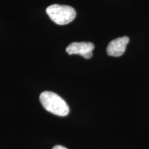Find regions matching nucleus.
I'll list each match as a JSON object with an SVG mask.
<instances>
[{"label": "nucleus", "mask_w": 149, "mask_h": 149, "mask_svg": "<svg viewBox=\"0 0 149 149\" xmlns=\"http://www.w3.org/2000/svg\"><path fill=\"white\" fill-rule=\"evenodd\" d=\"M53 149H68V148H66V147L63 146H61V145H57V146H54Z\"/></svg>", "instance_id": "39448f33"}, {"label": "nucleus", "mask_w": 149, "mask_h": 149, "mask_svg": "<svg viewBox=\"0 0 149 149\" xmlns=\"http://www.w3.org/2000/svg\"><path fill=\"white\" fill-rule=\"evenodd\" d=\"M40 100L46 111L58 116H66L69 113V107L66 102L58 95L51 91L41 93Z\"/></svg>", "instance_id": "f257e3e1"}, {"label": "nucleus", "mask_w": 149, "mask_h": 149, "mask_svg": "<svg viewBox=\"0 0 149 149\" xmlns=\"http://www.w3.org/2000/svg\"><path fill=\"white\" fill-rule=\"evenodd\" d=\"M94 48L91 42H72L67 46L66 51L69 55H79L85 59H90L93 57Z\"/></svg>", "instance_id": "7ed1b4c3"}, {"label": "nucleus", "mask_w": 149, "mask_h": 149, "mask_svg": "<svg viewBox=\"0 0 149 149\" xmlns=\"http://www.w3.org/2000/svg\"><path fill=\"white\" fill-rule=\"evenodd\" d=\"M128 42H129V38L127 36L119 37L112 40L107 48L108 55L112 57L122 56L126 51Z\"/></svg>", "instance_id": "20e7f679"}, {"label": "nucleus", "mask_w": 149, "mask_h": 149, "mask_svg": "<svg viewBox=\"0 0 149 149\" xmlns=\"http://www.w3.org/2000/svg\"><path fill=\"white\" fill-rule=\"evenodd\" d=\"M46 13L52 21L58 25L69 24L76 17L75 10L66 5H51L46 8Z\"/></svg>", "instance_id": "f03ea898"}]
</instances>
